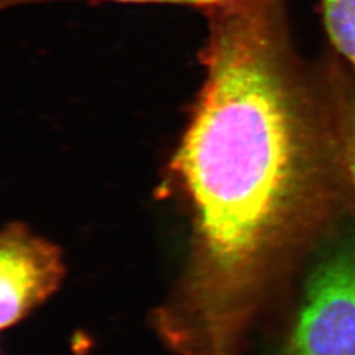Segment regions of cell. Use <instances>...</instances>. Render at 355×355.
Returning <instances> with one entry per match:
<instances>
[{
	"label": "cell",
	"mask_w": 355,
	"mask_h": 355,
	"mask_svg": "<svg viewBox=\"0 0 355 355\" xmlns=\"http://www.w3.org/2000/svg\"><path fill=\"white\" fill-rule=\"evenodd\" d=\"M287 355H355V250L327 257L311 274Z\"/></svg>",
	"instance_id": "2"
},
{
	"label": "cell",
	"mask_w": 355,
	"mask_h": 355,
	"mask_svg": "<svg viewBox=\"0 0 355 355\" xmlns=\"http://www.w3.org/2000/svg\"><path fill=\"white\" fill-rule=\"evenodd\" d=\"M62 255L21 225L0 232V330L42 304L64 278Z\"/></svg>",
	"instance_id": "3"
},
{
	"label": "cell",
	"mask_w": 355,
	"mask_h": 355,
	"mask_svg": "<svg viewBox=\"0 0 355 355\" xmlns=\"http://www.w3.org/2000/svg\"><path fill=\"white\" fill-rule=\"evenodd\" d=\"M280 7L241 0L208 12V76L175 157L198 255L153 318L180 354H240L266 257L302 186L304 139L282 67Z\"/></svg>",
	"instance_id": "1"
},
{
	"label": "cell",
	"mask_w": 355,
	"mask_h": 355,
	"mask_svg": "<svg viewBox=\"0 0 355 355\" xmlns=\"http://www.w3.org/2000/svg\"><path fill=\"white\" fill-rule=\"evenodd\" d=\"M331 42L355 66V0H321Z\"/></svg>",
	"instance_id": "4"
},
{
	"label": "cell",
	"mask_w": 355,
	"mask_h": 355,
	"mask_svg": "<svg viewBox=\"0 0 355 355\" xmlns=\"http://www.w3.org/2000/svg\"><path fill=\"white\" fill-rule=\"evenodd\" d=\"M349 164H350V171L355 182V119L350 129V137H349Z\"/></svg>",
	"instance_id": "6"
},
{
	"label": "cell",
	"mask_w": 355,
	"mask_h": 355,
	"mask_svg": "<svg viewBox=\"0 0 355 355\" xmlns=\"http://www.w3.org/2000/svg\"><path fill=\"white\" fill-rule=\"evenodd\" d=\"M42 1H51V0H0V10L13 7L19 4H28V3H42ZM108 1H120V3H168V4H183L203 8L207 12H212L218 8L227 7L233 3H239L241 0H108Z\"/></svg>",
	"instance_id": "5"
}]
</instances>
